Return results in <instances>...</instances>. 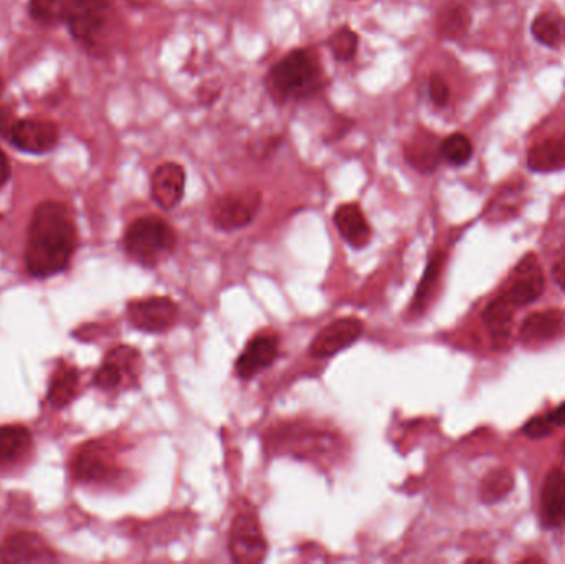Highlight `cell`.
I'll list each match as a JSON object with an SVG mask.
<instances>
[{"mask_svg": "<svg viewBox=\"0 0 565 564\" xmlns=\"http://www.w3.org/2000/svg\"><path fill=\"white\" fill-rule=\"evenodd\" d=\"M443 260H445V255L437 254L433 255L432 260L428 263L425 275H423L422 282H420V287H418L417 295H415L414 308L422 310L428 298L432 295L433 287L437 285L438 277L442 273Z\"/></svg>", "mask_w": 565, "mask_h": 564, "instance_id": "cell-30", "label": "cell"}, {"mask_svg": "<svg viewBox=\"0 0 565 564\" xmlns=\"http://www.w3.org/2000/svg\"><path fill=\"white\" fill-rule=\"evenodd\" d=\"M176 303L167 297H151L134 300L128 305V318L133 326L146 333H164L177 321Z\"/></svg>", "mask_w": 565, "mask_h": 564, "instance_id": "cell-8", "label": "cell"}, {"mask_svg": "<svg viewBox=\"0 0 565 564\" xmlns=\"http://www.w3.org/2000/svg\"><path fill=\"white\" fill-rule=\"evenodd\" d=\"M442 141L435 134L422 131L417 133L407 141L404 146V156L407 163L420 173H433L442 161L440 153Z\"/></svg>", "mask_w": 565, "mask_h": 564, "instance_id": "cell-18", "label": "cell"}, {"mask_svg": "<svg viewBox=\"0 0 565 564\" xmlns=\"http://www.w3.org/2000/svg\"><path fill=\"white\" fill-rule=\"evenodd\" d=\"M75 474L81 480H103L110 474V467L103 460V455L90 447L76 457Z\"/></svg>", "mask_w": 565, "mask_h": 564, "instance_id": "cell-27", "label": "cell"}, {"mask_svg": "<svg viewBox=\"0 0 565 564\" xmlns=\"http://www.w3.org/2000/svg\"><path fill=\"white\" fill-rule=\"evenodd\" d=\"M565 330V313L562 310L534 311L523 321L519 341L524 346L542 345L556 340Z\"/></svg>", "mask_w": 565, "mask_h": 564, "instance_id": "cell-14", "label": "cell"}, {"mask_svg": "<svg viewBox=\"0 0 565 564\" xmlns=\"http://www.w3.org/2000/svg\"><path fill=\"white\" fill-rule=\"evenodd\" d=\"M73 0H30L29 12L38 24L55 25L67 22Z\"/></svg>", "mask_w": 565, "mask_h": 564, "instance_id": "cell-24", "label": "cell"}, {"mask_svg": "<svg viewBox=\"0 0 565 564\" xmlns=\"http://www.w3.org/2000/svg\"><path fill=\"white\" fill-rule=\"evenodd\" d=\"M9 141L25 153H48L58 143V128L50 121L17 120L10 130Z\"/></svg>", "mask_w": 565, "mask_h": 564, "instance_id": "cell-10", "label": "cell"}, {"mask_svg": "<svg viewBox=\"0 0 565 564\" xmlns=\"http://www.w3.org/2000/svg\"><path fill=\"white\" fill-rule=\"evenodd\" d=\"M278 349H280V338L276 333L266 331L252 338L243 349L240 358L237 359L235 369H237L238 378L252 379L266 368H270L278 356Z\"/></svg>", "mask_w": 565, "mask_h": 564, "instance_id": "cell-11", "label": "cell"}, {"mask_svg": "<svg viewBox=\"0 0 565 564\" xmlns=\"http://www.w3.org/2000/svg\"><path fill=\"white\" fill-rule=\"evenodd\" d=\"M552 429L551 424L547 422L546 416L534 417L531 421L524 426V434L531 437V439H544L547 435H551Z\"/></svg>", "mask_w": 565, "mask_h": 564, "instance_id": "cell-32", "label": "cell"}, {"mask_svg": "<svg viewBox=\"0 0 565 564\" xmlns=\"http://www.w3.org/2000/svg\"><path fill=\"white\" fill-rule=\"evenodd\" d=\"M111 15V0H73L67 24L81 44H93Z\"/></svg>", "mask_w": 565, "mask_h": 564, "instance_id": "cell-7", "label": "cell"}, {"mask_svg": "<svg viewBox=\"0 0 565 564\" xmlns=\"http://www.w3.org/2000/svg\"><path fill=\"white\" fill-rule=\"evenodd\" d=\"M428 93L433 103L437 106H445L450 101V87L442 75H432L428 82Z\"/></svg>", "mask_w": 565, "mask_h": 564, "instance_id": "cell-31", "label": "cell"}, {"mask_svg": "<svg viewBox=\"0 0 565 564\" xmlns=\"http://www.w3.org/2000/svg\"><path fill=\"white\" fill-rule=\"evenodd\" d=\"M78 391V371L70 366H60L53 374L47 401L55 409H62L75 399Z\"/></svg>", "mask_w": 565, "mask_h": 564, "instance_id": "cell-21", "label": "cell"}, {"mask_svg": "<svg viewBox=\"0 0 565 564\" xmlns=\"http://www.w3.org/2000/svg\"><path fill=\"white\" fill-rule=\"evenodd\" d=\"M228 550L235 563L255 564L265 560L268 545L260 521L253 513H240L233 520Z\"/></svg>", "mask_w": 565, "mask_h": 564, "instance_id": "cell-5", "label": "cell"}, {"mask_svg": "<svg viewBox=\"0 0 565 564\" xmlns=\"http://www.w3.org/2000/svg\"><path fill=\"white\" fill-rule=\"evenodd\" d=\"M76 249V227L67 207L47 201L30 220L25 265L32 277L47 278L68 267Z\"/></svg>", "mask_w": 565, "mask_h": 564, "instance_id": "cell-1", "label": "cell"}, {"mask_svg": "<svg viewBox=\"0 0 565 564\" xmlns=\"http://www.w3.org/2000/svg\"><path fill=\"white\" fill-rule=\"evenodd\" d=\"M280 141V138H266L262 144H258V148L255 149V156H258V154H260V151H263L262 158H268V156H270L273 151H276V149H278V146H280Z\"/></svg>", "mask_w": 565, "mask_h": 564, "instance_id": "cell-34", "label": "cell"}, {"mask_svg": "<svg viewBox=\"0 0 565 564\" xmlns=\"http://www.w3.org/2000/svg\"><path fill=\"white\" fill-rule=\"evenodd\" d=\"M321 80L319 65L309 50H293L271 68L266 78L271 95L278 101L300 98L316 90Z\"/></svg>", "mask_w": 565, "mask_h": 564, "instance_id": "cell-3", "label": "cell"}, {"mask_svg": "<svg viewBox=\"0 0 565 564\" xmlns=\"http://www.w3.org/2000/svg\"><path fill=\"white\" fill-rule=\"evenodd\" d=\"M176 245V232L161 217L134 220L124 234L126 254L144 267H156L174 252Z\"/></svg>", "mask_w": 565, "mask_h": 564, "instance_id": "cell-2", "label": "cell"}, {"mask_svg": "<svg viewBox=\"0 0 565 564\" xmlns=\"http://www.w3.org/2000/svg\"><path fill=\"white\" fill-rule=\"evenodd\" d=\"M362 331V321L352 316L333 321L316 335L309 346V354L318 359L331 358L334 354L341 353L342 349L354 345L361 338Z\"/></svg>", "mask_w": 565, "mask_h": 564, "instance_id": "cell-9", "label": "cell"}, {"mask_svg": "<svg viewBox=\"0 0 565 564\" xmlns=\"http://www.w3.org/2000/svg\"><path fill=\"white\" fill-rule=\"evenodd\" d=\"M443 161L453 166H465L473 158V143L465 134L455 133L443 139L440 146Z\"/></svg>", "mask_w": 565, "mask_h": 564, "instance_id": "cell-26", "label": "cell"}, {"mask_svg": "<svg viewBox=\"0 0 565 564\" xmlns=\"http://www.w3.org/2000/svg\"><path fill=\"white\" fill-rule=\"evenodd\" d=\"M544 416H546L547 422L551 424L552 429L565 426V402H562L561 406L554 411L547 412Z\"/></svg>", "mask_w": 565, "mask_h": 564, "instance_id": "cell-33", "label": "cell"}, {"mask_svg": "<svg viewBox=\"0 0 565 564\" xmlns=\"http://www.w3.org/2000/svg\"><path fill=\"white\" fill-rule=\"evenodd\" d=\"M541 523L547 530L565 523V470H552L541 492Z\"/></svg>", "mask_w": 565, "mask_h": 564, "instance_id": "cell-16", "label": "cell"}, {"mask_svg": "<svg viewBox=\"0 0 565 564\" xmlns=\"http://www.w3.org/2000/svg\"><path fill=\"white\" fill-rule=\"evenodd\" d=\"M139 361H141V356L136 349L129 348V346H119L113 349L96 373V386L103 391H113V389H118L126 379L138 378Z\"/></svg>", "mask_w": 565, "mask_h": 564, "instance_id": "cell-12", "label": "cell"}, {"mask_svg": "<svg viewBox=\"0 0 565 564\" xmlns=\"http://www.w3.org/2000/svg\"><path fill=\"white\" fill-rule=\"evenodd\" d=\"M334 225L342 239L354 249H364L372 239L371 225L367 222L361 207L349 202L342 204L334 212Z\"/></svg>", "mask_w": 565, "mask_h": 564, "instance_id": "cell-17", "label": "cell"}, {"mask_svg": "<svg viewBox=\"0 0 565 564\" xmlns=\"http://www.w3.org/2000/svg\"><path fill=\"white\" fill-rule=\"evenodd\" d=\"M514 310L516 308L503 295L486 306L483 321L490 331L494 348L503 349L509 345L513 335Z\"/></svg>", "mask_w": 565, "mask_h": 564, "instance_id": "cell-19", "label": "cell"}, {"mask_svg": "<svg viewBox=\"0 0 565 564\" xmlns=\"http://www.w3.org/2000/svg\"><path fill=\"white\" fill-rule=\"evenodd\" d=\"M329 50L333 57L339 62H351L356 57L357 47H359V37L351 27H341L336 30L328 40Z\"/></svg>", "mask_w": 565, "mask_h": 564, "instance_id": "cell-29", "label": "cell"}, {"mask_svg": "<svg viewBox=\"0 0 565 564\" xmlns=\"http://www.w3.org/2000/svg\"><path fill=\"white\" fill-rule=\"evenodd\" d=\"M552 277L556 280L557 285L565 292V257L552 268Z\"/></svg>", "mask_w": 565, "mask_h": 564, "instance_id": "cell-35", "label": "cell"}, {"mask_svg": "<svg viewBox=\"0 0 565 564\" xmlns=\"http://www.w3.org/2000/svg\"><path fill=\"white\" fill-rule=\"evenodd\" d=\"M262 206V194L255 189L228 192L219 197L210 209L215 227L225 232L240 230L252 224Z\"/></svg>", "mask_w": 565, "mask_h": 564, "instance_id": "cell-4", "label": "cell"}, {"mask_svg": "<svg viewBox=\"0 0 565 564\" xmlns=\"http://www.w3.org/2000/svg\"><path fill=\"white\" fill-rule=\"evenodd\" d=\"M32 435L22 426L0 427V462L19 459L30 449Z\"/></svg>", "mask_w": 565, "mask_h": 564, "instance_id": "cell-22", "label": "cell"}, {"mask_svg": "<svg viewBox=\"0 0 565 564\" xmlns=\"http://www.w3.org/2000/svg\"><path fill=\"white\" fill-rule=\"evenodd\" d=\"M4 93V82H2V78H0V95Z\"/></svg>", "mask_w": 565, "mask_h": 564, "instance_id": "cell-37", "label": "cell"}, {"mask_svg": "<svg viewBox=\"0 0 565 564\" xmlns=\"http://www.w3.org/2000/svg\"><path fill=\"white\" fill-rule=\"evenodd\" d=\"M184 192H186V171L181 164H161L152 173V199L164 211H171L174 207L179 206Z\"/></svg>", "mask_w": 565, "mask_h": 564, "instance_id": "cell-13", "label": "cell"}, {"mask_svg": "<svg viewBox=\"0 0 565 564\" xmlns=\"http://www.w3.org/2000/svg\"><path fill=\"white\" fill-rule=\"evenodd\" d=\"M531 34L539 44L557 47L562 44V40H565V20L549 12L539 14L532 22Z\"/></svg>", "mask_w": 565, "mask_h": 564, "instance_id": "cell-23", "label": "cell"}, {"mask_svg": "<svg viewBox=\"0 0 565 564\" xmlns=\"http://www.w3.org/2000/svg\"><path fill=\"white\" fill-rule=\"evenodd\" d=\"M471 17L470 12L463 7V5H456L445 10L440 14V34L447 39H458L466 34V30L470 27Z\"/></svg>", "mask_w": 565, "mask_h": 564, "instance_id": "cell-28", "label": "cell"}, {"mask_svg": "<svg viewBox=\"0 0 565 564\" xmlns=\"http://www.w3.org/2000/svg\"><path fill=\"white\" fill-rule=\"evenodd\" d=\"M0 560L7 563H47L55 560L53 551L34 533H15L0 550Z\"/></svg>", "mask_w": 565, "mask_h": 564, "instance_id": "cell-15", "label": "cell"}, {"mask_svg": "<svg viewBox=\"0 0 565 564\" xmlns=\"http://www.w3.org/2000/svg\"><path fill=\"white\" fill-rule=\"evenodd\" d=\"M528 168L534 173H557L565 169V133L544 139L528 154Z\"/></svg>", "mask_w": 565, "mask_h": 564, "instance_id": "cell-20", "label": "cell"}, {"mask_svg": "<svg viewBox=\"0 0 565 564\" xmlns=\"http://www.w3.org/2000/svg\"><path fill=\"white\" fill-rule=\"evenodd\" d=\"M546 287V278L542 272L541 263L536 255H524L523 260L514 268L503 297L508 300L514 308L529 305L541 297Z\"/></svg>", "mask_w": 565, "mask_h": 564, "instance_id": "cell-6", "label": "cell"}, {"mask_svg": "<svg viewBox=\"0 0 565 564\" xmlns=\"http://www.w3.org/2000/svg\"><path fill=\"white\" fill-rule=\"evenodd\" d=\"M514 487V477L509 470L496 469L481 482L480 495L483 503L493 505L503 500Z\"/></svg>", "mask_w": 565, "mask_h": 564, "instance_id": "cell-25", "label": "cell"}, {"mask_svg": "<svg viewBox=\"0 0 565 564\" xmlns=\"http://www.w3.org/2000/svg\"><path fill=\"white\" fill-rule=\"evenodd\" d=\"M10 166L5 156L4 151L0 149V186H4L5 182L9 181Z\"/></svg>", "mask_w": 565, "mask_h": 564, "instance_id": "cell-36", "label": "cell"}]
</instances>
